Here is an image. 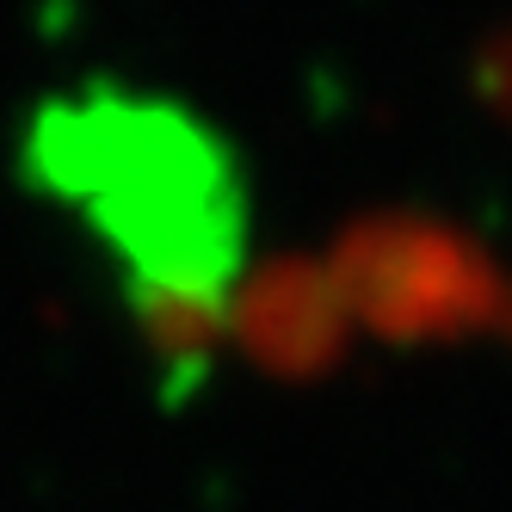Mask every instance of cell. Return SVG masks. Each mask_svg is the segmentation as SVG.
I'll use <instances>...</instances> for the list:
<instances>
[{
    "mask_svg": "<svg viewBox=\"0 0 512 512\" xmlns=\"http://www.w3.org/2000/svg\"><path fill=\"white\" fill-rule=\"evenodd\" d=\"M19 161L124 272L155 358L179 383L198 377L229 327L247 253V186L223 130L167 93L81 81L25 118Z\"/></svg>",
    "mask_w": 512,
    "mask_h": 512,
    "instance_id": "obj_1",
    "label": "cell"
},
{
    "mask_svg": "<svg viewBox=\"0 0 512 512\" xmlns=\"http://www.w3.org/2000/svg\"><path fill=\"white\" fill-rule=\"evenodd\" d=\"M229 334L247 346V358H260L266 371L303 377L315 364L334 358L340 346V309L334 290L315 266H272L260 272L229 309Z\"/></svg>",
    "mask_w": 512,
    "mask_h": 512,
    "instance_id": "obj_2",
    "label": "cell"
}]
</instances>
